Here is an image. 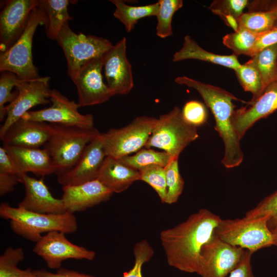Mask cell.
Segmentation results:
<instances>
[{
  "instance_id": "d4e9b609",
  "label": "cell",
  "mask_w": 277,
  "mask_h": 277,
  "mask_svg": "<svg viewBox=\"0 0 277 277\" xmlns=\"http://www.w3.org/2000/svg\"><path fill=\"white\" fill-rule=\"evenodd\" d=\"M68 0H38L42 10L46 35L51 40H56L65 24L72 18L68 13Z\"/></svg>"
},
{
  "instance_id": "6da1fadb",
  "label": "cell",
  "mask_w": 277,
  "mask_h": 277,
  "mask_svg": "<svg viewBox=\"0 0 277 277\" xmlns=\"http://www.w3.org/2000/svg\"><path fill=\"white\" fill-rule=\"evenodd\" d=\"M221 219L208 209H200L184 222L163 230L160 240L169 265L198 274L201 248L214 235Z\"/></svg>"
},
{
  "instance_id": "2e32d148",
  "label": "cell",
  "mask_w": 277,
  "mask_h": 277,
  "mask_svg": "<svg viewBox=\"0 0 277 277\" xmlns=\"http://www.w3.org/2000/svg\"><path fill=\"white\" fill-rule=\"evenodd\" d=\"M103 69L107 85L114 95L127 94L132 89V67L127 57L125 37L104 55Z\"/></svg>"
},
{
  "instance_id": "d590c367",
  "label": "cell",
  "mask_w": 277,
  "mask_h": 277,
  "mask_svg": "<svg viewBox=\"0 0 277 277\" xmlns=\"http://www.w3.org/2000/svg\"><path fill=\"white\" fill-rule=\"evenodd\" d=\"M140 180L149 184L157 193L161 202L165 203L166 194L165 167L159 165H150L140 171Z\"/></svg>"
},
{
  "instance_id": "bcb514c9",
  "label": "cell",
  "mask_w": 277,
  "mask_h": 277,
  "mask_svg": "<svg viewBox=\"0 0 277 277\" xmlns=\"http://www.w3.org/2000/svg\"><path fill=\"white\" fill-rule=\"evenodd\" d=\"M247 7L248 11H269L277 16V0L249 2Z\"/></svg>"
},
{
  "instance_id": "cb8c5ba5",
  "label": "cell",
  "mask_w": 277,
  "mask_h": 277,
  "mask_svg": "<svg viewBox=\"0 0 277 277\" xmlns=\"http://www.w3.org/2000/svg\"><path fill=\"white\" fill-rule=\"evenodd\" d=\"M186 60H197L222 66L233 70L241 64L238 56L231 55H220L208 51L193 40L190 35H186L184 38L182 48L173 55L172 61L177 62Z\"/></svg>"
},
{
  "instance_id": "4fadbf2b",
  "label": "cell",
  "mask_w": 277,
  "mask_h": 277,
  "mask_svg": "<svg viewBox=\"0 0 277 277\" xmlns=\"http://www.w3.org/2000/svg\"><path fill=\"white\" fill-rule=\"evenodd\" d=\"M103 56L88 62L71 78L77 89L80 107L104 103L114 95L103 81Z\"/></svg>"
},
{
  "instance_id": "60d3db41",
  "label": "cell",
  "mask_w": 277,
  "mask_h": 277,
  "mask_svg": "<svg viewBox=\"0 0 277 277\" xmlns=\"http://www.w3.org/2000/svg\"><path fill=\"white\" fill-rule=\"evenodd\" d=\"M275 44H277V24L267 31L258 34L252 56L262 49Z\"/></svg>"
},
{
  "instance_id": "ffe728a7",
  "label": "cell",
  "mask_w": 277,
  "mask_h": 277,
  "mask_svg": "<svg viewBox=\"0 0 277 277\" xmlns=\"http://www.w3.org/2000/svg\"><path fill=\"white\" fill-rule=\"evenodd\" d=\"M49 124L19 118L0 136L4 147L38 148L49 138Z\"/></svg>"
},
{
  "instance_id": "836d02e7",
  "label": "cell",
  "mask_w": 277,
  "mask_h": 277,
  "mask_svg": "<svg viewBox=\"0 0 277 277\" xmlns=\"http://www.w3.org/2000/svg\"><path fill=\"white\" fill-rule=\"evenodd\" d=\"M262 216L268 217V227L272 232L277 234V190L247 211L244 217L250 219Z\"/></svg>"
},
{
  "instance_id": "b9f144b4",
  "label": "cell",
  "mask_w": 277,
  "mask_h": 277,
  "mask_svg": "<svg viewBox=\"0 0 277 277\" xmlns=\"http://www.w3.org/2000/svg\"><path fill=\"white\" fill-rule=\"evenodd\" d=\"M0 172L17 175L22 179V174L17 167L13 159L6 150L0 147Z\"/></svg>"
},
{
  "instance_id": "d6986e66",
  "label": "cell",
  "mask_w": 277,
  "mask_h": 277,
  "mask_svg": "<svg viewBox=\"0 0 277 277\" xmlns=\"http://www.w3.org/2000/svg\"><path fill=\"white\" fill-rule=\"evenodd\" d=\"M25 189L23 200L18 207L43 214H62L67 212L63 200L55 198L49 190L43 179H36L27 174L22 176Z\"/></svg>"
},
{
  "instance_id": "4316f807",
  "label": "cell",
  "mask_w": 277,
  "mask_h": 277,
  "mask_svg": "<svg viewBox=\"0 0 277 277\" xmlns=\"http://www.w3.org/2000/svg\"><path fill=\"white\" fill-rule=\"evenodd\" d=\"M248 62L259 71L263 92L270 83L275 81L277 67V44L262 49Z\"/></svg>"
},
{
  "instance_id": "ab89813d",
  "label": "cell",
  "mask_w": 277,
  "mask_h": 277,
  "mask_svg": "<svg viewBox=\"0 0 277 277\" xmlns=\"http://www.w3.org/2000/svg\"><path fill=\"white\" fill-rule=\"evenodd\" d=\"M182 113L186 122L196 127L204 125L208 117L205 106L195 100L186 102L182 110Z\"/></svg>"
},
{
  "instance_id": "7a4b0ae2",
  "label": "cell",
  "mask_w": 277,
  "mask_h": 277,
  "mask_svg": "<svg viewBox=\"0 0 277 277\" xmlns=\"http://www.w3.org/2000/svg\"><path fill=\"white\" fill-rule=\"evenodd\" d=\"M174 81L179 85H186L196 90L214 116L215 130L222 139L224 154L223 165L228 169L239 166L244 159V153L240 145V139L232 124L235 105L233 101L248 104L226 90L195 80L186 76L176 77Z\"/></svg>"
},
{
  "instance_id": "3957f363",
  "label": "cell",
  "mask_w": 277,
  "mask_h": 277,
  "mask_svg": "<svg viewBox=\"0 0 277 277\" xmlns=\"http://www.w3.org/2000/svg\"><path fill=\"white\" fill-rule=\"evenodd\" d=\"M0 215L9 220L10 227L17 234L36 243L42 234L57 231L72 233L77 228L76 217L72 213L43 214L17 207H12L7 203L0 206Z\"/></svg>"
},
{
  "instance_id": "ba28073f",
  "label": "cell",
  "mask_w": 277,
  "mask_h": 277,
  "mask_svg": "<svg viewBox=\"0 0 277 277\" xmlns=\"http://www.w3.org/2000/svg\"><path fill=\"white\" fill-rule=\"evenodd\" d=\"M56 41L64 51L68 74L71 78L86 63L103 56L112 46L106 38L75 33L70 28L68 22L63 26Z\"/></svg>"
},
{
  "instance_id": "30bf717a",
  "label": "cell",
  "mask_w": 277,
  "mask_h": 277,
  "mask_svg": "<svg viewBox=\"0 0 277 277\" xmlns=\"http://www.w3.org/2000/svg\"><path fill=\"white\" fill-rule=\"evenodd\" d=\"M246 250L224 242L214 233L201 248L198 274L202 277H226L240 263Z\"/></svg>"
},
{
  "instance_id": "5b68a950",
  "label": "cell",
  "mask_w": 277,
  "mask_h": 277,
  "mask_svg": "<svg viewBox=\"0 0 277 277\" xmlns=\"http://www.w3.org/2000/svg\"><path fill=\"white\" fill-rule=\"evenodd\" d=\"M268 217L221 219L214 234L224 242L253 253L260 249L277 247V234L268 226Z\"/></svg>"
},
{
  "instance_id": "f546056e",
  "label": "cell",
  "mask_w": 277,
  "mask_h": 277,
  "mask_svg": "<svg viewBox=\"0 0 277 277\" xmlns=\"http://www.w3.org/2000/svg\"><path fill=\"white\" fill-rule=\"evenodd\" d=\"M24 259L23 248L8 247L0 256V277H36L30 269L22 270L17 267Z\"/></svg>"
},
{
  "instance_id": "5bb4252c",
  "label": "cell",
  "mask_w": 277,
  "mask_h": 277,
  "mask_svg": "<svg viewBox=\"0 0 277 277\" xmlns=\"http://www.w3.org/2000/svg\"><path fill=\"white\" fill-rule=\"evenodd\" d=\"M64 233L53 231L42 236L33 251L42 257L47 266L58 269L63 261L67 259L92 260L95 253L84 247L75 245L67 239Z\"/></svg>"
},
{
  "instance_id": "74e56055",
  "label": "cell",
  "mask_w": 277,
  "mask_h": 277,
  "mask_svg": "<svg viewBox=\"0 0 277 277\" xmlns=\"http://www.w3.org/2000/svg\"><path fill=\"white\" fill-rule=\"evenodd\" d=\"M249 3L248 0H215L208 8L222 20L230 16L238 21Z\"/></svg>"
},
{
  "instance_id": "9c48e42d",
  "label": "cell",
  "mask_w": 277,
  "mask_h": 277,
  "mask_svg": "<svg viewBox=\"0 0 277 277\" xmlns=\"http://www.w3.org/2000/svg\"><path fill=\"white\" fill-rule=\"evenodd\" d=\"M157 121L154 117L138 116L125 127L101 133L106 156L119 159L145 147Z\"/></svg>"
},
{
  "instance_id": "52a82bcc",
  "label": "cell",
  "mask_w": 277,
  "mask_h": 277,
  "mask_svg": "<svg viewBox=\"0 0 277 277\" xmlns=\"http://www.w3.org/2000/svg\"><path fill=\"white\" fill-rule=\"evenodd\" d=\"M44 24L42 9L38 5L32 10L28 25L17 41L7 50L0 53V71H9L20 79L31 80L41 76L34 65L32 47L37 26Z\"/></svg>"
},
{
  "instance_id": "e0dca14e",
  "label": "cell",
  "mask_w": 277,
  "mask_h": 277,
  "mask_svg": "<svg viewBox=\"0 0 277 277\" xmlns=\"http://www.w3.org/2000/svg\"><path fill=\"white\" fill-rule=\"evenodd\" d=\"M106 157L100 133L86 146L71 169L57 175L58 182L65 186L79 185L96 180Z\"/></svg>"
},
{
  "instance_id": "e575fe53",
  "label": "cell",
  "mask_w": 277,
  "mask_h": 277,
  "mask_svg": "<svg viewBox=\"0 0 277 277\" xmlns=\"http://www.w3.org/2000/svg\"><path fill=\"white\" fill-rule=\"evenodd\" d=\"M165 171L167 194L165 203L172 204L177 202L184 186L179 169L178 159H172L165 167Z\"/></svg>"
},
{
  "instance_id": "484cf974",
  "label": "cell",
  "mask_w": 277,
  "mask_h": 277,
  "mask_svg": "<svg viewBox=\"0 0 277 277\" xmlns=\"http://www.w3.org/2000/svg\"><path fill=\"white\" fill-rule=\"evenodd\" d=\"M110 1L115 6L113 13L114 17L124 25L127 32H131L140 19L145 17L156 16L159 9L158 1L140 6L128 5L121 0Z\"/></svg>"
},
{
  "instance_id": "7402d4cb",
  "label": "cell",
  "mask_w": 277,
  "mask_h": 277,
  "mask_svg": "<svg viewBox=\"0 0 277 277\" xmlns=\"http://www.w3.org/2000/svg\"><path fill=\"white\" fill-rule=\"evenodd\" d=\"M4 147L22 174L31 172L36 175L44 176L56 172L53 162L45 149Z\"/></svg>"
},
{
  "instance_id": "603a6c76",
  "label": "cell",
  "mask_w": 277,
  "mask_h": 277,
  "mask_svg": "<svg viewBox=\"0 0 277 277\" xmlns=\"http://www.w3.org/2000/svg\"><path fill=\"white\" fill-rule=\"evenodd\" d=\"M97 180L113 193L126 190L134 182L140 180V172L131 168L117 159L106 156Z\"/></svg>"
},
{
  "instance_id": "7bdbcfd3",
  "label": "cell",
  "mask_w": 277,
  "mask_h": 277,
  "mask_svg": "<svg viewBox=\"0 0 277 277\" xmlns=\"http://www.w3.org/2000/svg\"><path fill=\"white\" fill-rule=\"evenodd\" d=\"M252 254L251 252L246 250L243 258L230 272L229 277H255L253 273L251 263Z\"/></svg>"
},
{
  "instance_id": "9a60e30c",
  "label": "cell",
  "mask_w": 277,
  "mask_h": 277,
  "mask_svg": "<svg viewBox=\"0 0 277 277\" xmlns=\"http://www.w3.org/2000/svg\"><path fill=\"white\" fill-rule=\"evenodd\" d=\"M38 0H9L0 12L1 52L7 50L20 37Z\"/></svg>"
},
{
  "instance_id": "f1b7e54d",
  "label": "cell",
  "mask_w": 277,
  "mask_h": 277,
  "mask_svg": "<svg viewBox=\"0 0 277 277\" xmlns=\"http://www.w3.org/2000/svg\"><path fill=\"white\" fill-rule=\"evenodd\" d=\"M277 24V16L269 11H254L243 13L238 19V29H246L259 34Z\"/></svg>"
},
{
  "instance_id": "1f68e13d",
  "label": "cell",
  "mask_w": 277,
  "mask_h": 277,
  "mask_svg": "<svg viewBox=\"0 0 277 277\" xmlns=\"http://www.w3.org/2000/svg\"><path fill=\"white\" fill-rule=\"evenodd\" d=\"M258 35L246 29H238L236 31L225 35L222 41L223 44L236 56L242 54L251 57Z\"/></svg>"
},
{
  "instance_id": "44dd1931",
  "label": "cell",
  "mask_w": 277,
  "mask_h": 277,
  "mask_svg": "<svg viewBox=\"0 0 277 277\" xmlns=\"http://www.w3.org/2000/svg\"><path fill=\"white\" fill-rule=\"evenodd\" d=\"M62 200L67 212L73 213L108 201L113 192L98 180L63 187Z\"/></svg>"
},
{
  "instance_id": "8fae6325",
  "label": "cell",
  "mask_w": 277,
  "mask_h": 277,
  "mask_svg": "<svg viewBox=\"0 0 277 277\" xmlns=\"http://www.w3.org/2000/svg\"><path fill=\"white\" fill-rule=\"evenodd\" d=\"M50 78L47 76L31 80L20 79L15 86L17 91L16 97L6 106L7 115L0 129V136L31 108L50 103Z\"/></svg>"
},
{
  "instance_id": "f35d334b",
  "label": "cell",
  "mask_w": 277,
  "mask_h": 277,
  "mask_svg": "<svg viewBox=\"0 0 277 277\" xmlns=\"http://www.w3.org/2000/svg\"><path fill=\"white\" fill-rule=\"evenodd\" d=\"M151 246L146 240L137 242L134 246V265L128 272H125L122 277H143L142 268L143 265L148 262L153 254Z\"/></svg>"
},
{
  "instance_id": "7c38bea8",
  "label": "cell",
  "mask_w": 277,
  "mask_h": 277,
  "mask_svg": "<svg viewBox=\"0 0 277 277\" xmlns=\"http://www.w3.org/2000/svg\"><path fill=\"white\" fill-rule=\"evenodd\" d=\"M50 102L52 105L45 109L29 111L21 118L50 124L75 126L84 128L94 127L92 114L81 113L80 106L74 101L69 100L56 89L51 90Z\"/></svg>"
},
{
  "instance_id": "83f0119b",
  "label": "cell",
  "mask_w": 277,
  "mask_h": 277,
  "mask_svg": "<svg viewBox=\"0 0 277 277\" xmlns=\"http://www.w3.org/2000/svg\"><path fill=\"white\" fill-rule=\"evenodd\" d=\"M172 159L165 151L142 148L134 155H127L117 160L123 164L139 171L145 167L153 165L165 167Z\"/></svg>"
},
{
  "instance_id": "277c9868",
  "label": "cell",
  "mask_w": 277,
  "mask_h": 277,
  "mask_svg": "<svg viewBox=\"0 0 277 277\" xmlns=\"http://www.w3.org/2000/svg\"><path fill=\"white\" fill-rule=\"evenodd\" d=\"M50 135L44 148L51 157L56 175L71 169L86 146L100 133L95 128L49 123Z\"/></svg>"
},
{
  "instance_id": "f6af8a7d",
  "label": "cell",
  "mask_w": 277,
  "mask_h": 277,
  "mask_svg": "<svg viewBox=\"0 0 277 277\" xmlns=\"http://www.w3.org/2000/svg\"><path fill=\"white\" fill-rule=\"evenodd\" d=\"M33 271L36 277H94L65 268L60 269L55 273L49 272L46 269L35 270Z\"/></svg>"
},
{
  "instance_id": "ee69618b",
  "label": "cell",
  "mask_w": 277,
  "mask_h": 277,
  "mask_svg": "<svg viewBox=\"0 0 277 277\" xmlns=\"http://www.w3.org/2000/svg\"><path fill=\"white\" fill-rule=\"evenodd\" d=\"M22 179L20 177L3 172H0V195L12 192L15 186L18 183H22Z\"/></svg>"
},
{
  "instance_id": "d6a6232c",
  "label": "cell",
  "mask_w": 277,
  "mask_h": 277,
  "mask_svg": "<svg viewBox=\"0 0 277 277\" xmlns=\"http://www.w3.org/2000/svg\"><path fill=\"white\" fill-rule=\"evenodd\" d=\"M159 9L156 15V34L164 38L172 35V17L176 11L183 6L182 0H159Z\"/></svg>"
},
{
  "instance_id": "4dcf8cb0",
  "label": "cell",
  "mask_w": 277,
  "mask_h": 277,
  "mask_svg": "<svg viewBox=\"0 0 277 277\" xmlns=\"http://www.w3.org/2000/svg\"><path fill=\"white\" fill-rule=\"evenodd\" d=\"M234 71L243 89L252 94L251 100L247 104L249 106L255 102L263 92L260 74L257 69L248 61L241 64Z\"/></svg>"
},
{
  "instance_id": "ac0fdd59",
  "label": "cell",
  "mask_w": 277,
  "mask_h": 277,
  "mask_svg": "<svg viewBox=\"0 0 277 277\" xmlns=\"http://www.w3.org/2000/svg\"><path fill=\"white\" fill-rule=\"evenodd\" d=\"M277 110V81L270 83L260 97L249 106L235 110L232 124L240 140L259 120Z\"/></svg>"
},
{
  "instance_id": "8992f818",
  "label": "cell",
  "mask_w": 277,
  "mask_h": 277,
  "mask_svg": "<svg viewBox=\"0 0 277 277\" xmlns=\"http://www.w3.org/2000/svg\"><path fill=\"white\" fill-rule=\"evenodd\" d=\"M198 137L197 128L186 122L182 110L175 106L157 119L145 148L162 149L172 159H178L182 151Z\"/></svg>"
},
{
  "instance_id": "8d00e7d4",
  "label": "cell",
  "mask_w": 277,
  "mask_h": 277,
  "mask_svg": "<svg viewBox=\"0 0 277 277\" xmlns=\"http://www.w3.org/2000/svg\"><path fill=\"white\" fill-rule=\"evenodd\" d=\"M20 78L14 73L9 71L1 72L0 76V121L3 122L6 117L5 104L11 103L17 95V90H12Z\"/></svg>"
}]
</instances>
